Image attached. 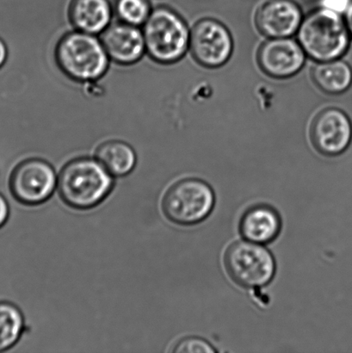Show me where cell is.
I'll return each mask as SVG.
<instances>
[{
  "label": "cell",
  "instance_id": "obj_1",
  "mask_svg": "<svg viewBox=\"0 0 352 353\" xmlns=\"http://www.w3.org/2000/svg\"><path fill=\"white\" fill-rule=\"evenodd\" d=\"M113 187V176L96 158L79 157L68 162L57 179L62 202L78 210L99 206L112 193Z\"/></svg>",
  "mask_w": 352,
  "mask_h": 353
},
{
  "label": "cell",
  "instance_id": "obj_2",
  "mask_svg": "<svg viewBox=\"0 0 352 353\" xmlns=\"http://www.w3.org/2000/svg\"><path fill=\"white\" fill-rule=\"evenodd\" d=\"M299 43L317 62L340 59L349 48L351 34L340 13L316 9L303 19L298 31Z\"/></svg>",
  "mask_w": 352,
  "mask_h": 353
},
{
  "label": "cell",
  "instance_id": "obj_3",
  "mask_svg": "<svg viewBox=\"0 0 352 353\" xmlns=\"http://www.w3.org/2000/svg\"><path fill=\"white\" fill-rule=\"evenodd\" d=\"M55 59L65 75L81 83L102 79L112 61L100 37L76 30L61 37Z\"/></svg>",
  "mask_w": 352,
  "mask_h": 353
},
{
  "label": "cell",
  "instance_id": "obj_4",
  "mask_svg": "<svg viewBox=\"0 0 352 353\" xmlns=\"http://www.w3.org/2000/svg\"><path fill=\"white\" fill-rule=\"evenodd\" d=\"M146 52L156 63L171 65L185 57L191 32L183 17L168 7L153 9L143 26Z\"/></svg>",
  "mask_w": 352,
  "mask_h": 353
},
{
  "label": "cell",
  "instance_id": "obj_5",
  "mask_svg": "<svg viewBox=\"0 0 352 353\" xmlns=\"http://www.w3.org/2000/svg\"><path fill=\"white\" fill-rule=\"evenodd\" d=\"M215 203V193L208 183L198 179H185L165 193L162 211L172 223L192 226L211 214Z\"/></svg>",
  "mask_w": 352,
  "mask_h": 353
},
{
  "label": "cell",
  "instance_id": "obj_6",
  "mask_svg": "<svg viewBox=\"0 0 352 353\" xmlns=\"http://www.w3.org/2000/svg\"><path fill=\"white\" fill-rule=\"evenodd\" d=\"M224 266L229 278L245 289L268 285L273 279V255L260 244L240 241L231 244L224 255Z\"/></svg>",
  "mask_w": 352,
  "mask_h": 353
},
{
  "label": "cell",
  "instance_id": "obj_7",
  "mask_svg": "<svg viewBox=\"0 0 352 353\" xmlns=\"http://www.w3.org/2000/svg\"><path fill=\"white\" fill-rule=\"evenodd\" d=\"M53 167L41 159H28L13 169L9 180L10 192L17 202L37 206L47 202L57 187Z\"/></svg>",
  "mask_w": 352,
  "mask_h": 353
},
{
  "label": "cell",
  "instance_id": "obj_8",
  "mask_svg": "<svg viewBox=\"0 0 352 353\" xmlns=\"http://www.w3.org/2000/svg\"><path fill=\"white\" fill-rule=\"evenodd\" d=\"M189 48L200 65L216 68L229 61L233 53L234 41L223 23L216 19H205L193 27Z\"/></svg>",
  "mask_w": 352,
  "mask_h": 353
},
{
  "label": "cell",
  "instance_id": "obj_9",
  "mask_svg": "<svg viewBox=\"0 0 352 353\" xmlns=\"http://www.w3.org/2000/svg\"><path fill=\"white\" fill-rule=\"evenodd\" d=\"M306 55L299 41L292 38H270L258 50V61L271 77L287 79L301 71Z\"/></svg>",
  "mask_w": 352,
  "mask_h": 353
},
{
  "label": "cell",
  "instance_id": "obj_10",
  "mask_svg": "<svg viewBox=\"0 0 352 353\" xmlns=\"http://www.w3.org/2000/svg\"><path fill=\"white\" fill-rule=\"evenodd\" d=\"M312 139L317 150L327 157L344 153L352 140V124L342 110H324L317 116L312 127Z\"/></svg>",
  "mask_w": 352,
  "mask_h": 353
},
{
  "label": "cell",
  "instance_id": "obj_11",
  "mask_svg": "<svg viewBox=\"0 0 352 353\" xmlns=\"http://www.w3.org/2000/svg\"><path fill=\"white\" fill-rule=\"evenodd\" d=\"M110 61L122 65L138 63L147 54L144 34L140 27L125 23H112L100 34Z\"/></svg>",
  "mask_w": 352,
  "mask_h": 353
},
{
  "label": "cell",
  "instance_id": "obj_12",
  "mask_svg": "<svg viewBox=\"0 0 352 353\" xmlns=\"http://www.w3.org/2000/svg\"><path fill=\"white\" fill-rule=\"evenodd\" d=\"M303 20L301 8L292 0H270L258 10L256 24L265 36L291 37Z\"/></svg>",
  "mask_w": 352,
  "mask_h": 353
},
{
  "label": "cell",
  "instance_id": "obj_13",
  "mask_svg": "<svg viewBox=\"0 0 352 353\" xmlns=\"http://www.w3.org/2000/svg\"><path fill=\"white\" fill-rule=\"evenodd\" d=\"M282 221L273 208L260 204L248 209L240 219V231L247 241L271 243L280 234Z\"/></svg>",
  "mask_w": 352,
  "mask_h": 353
},
{
  "label": "cell",
  "instance_id": "obj_14",
  "mask_svg": "<svg viewBox=\"0 0 352 353\" xmlns=\"http://www.w3.org/2000/svg\"><path fill=\"white\" fill-rule=\"evenodd\" d=\"M114 8L109 0H74L69 17L76 30L101 34L112 23Z\"/></svg>",
  "mask_w": 352,
  "mask_h": 353
},
{
  "label": "cell",
  "instance_id": "obj_15",
  "mask_svg": "<svg viewBox=\"0 0 352 353\" xmlns=\"http://www.w3.org/2000/svg\"><path fill=\"white\" fill-rule=\"evenodd\" d=\"M95 158L116 178L130 174L137 163L136 151L122 141H109L100 145Z\"/></svg>",
  "mask_w": 352,
  "mask_h": 353
},
{
  "label": "cell",
  "instance_id": "obj_16",
  "mask_svg": "<svg viewBox=\"0 0 352 353\" xmlns=\"http://www.w3.org/2000/svg\"><path fill=\"white\" fill-rule=\"evenodd\" d=\"M313 79L323 92L340 94L352 84V69L349 64L340 59L318 62L313 68Z\"/></svg>",
  "mask_w": 352,
  "mask_h": 353
},
{
  "label": "cell",
  "instance_id": "obj_17",
  "mask_svg": "<svg viewBox=\"0 0 352 353\" xmlns=\"http://www.w3.org/2000/svg\"><path fill=\"white\" fill-rule=\"evenodd\" d=\"M24 331V318L14 304L0 302V352L12 348Z\"/></svg>",
  "mask_w": 352,
  "mask_h": 353
},
{
  "label": "cell",
  "instance_id": "obj_18",
  "mask_svg": "<svg viewBox=\"0 0 352 353\" xmlns=\"http://www.w3.org/2000/svg\"><path fill=\"white\" fill-rule=\"evenodd\" d=\"M152 10L148 0H116L114 6V13L121 22L137 27L144 26Z\"/></svg>",
  "mask_w": 352,
  "mask_h": 353
},
{
  "label": "cell",
  "instance_id": "obj_19",
  "mask_svg": "<svg viewBox=\"0 0 352 353\" xmlns=\"http://www.w3.org/2000/svg\"><path fill=\"white\" fill-rule=\"evenodd\" d=\"M172 352L177 353H213L217 351L209 342L203 339L188 337L178 342Z\"/></svg>",
  "mask_w": 352,
  "mask_h": 353
},
{
  "label": "cell",
  "instance_id": "obj_20",
  "mask_svg": "<svg viewBox=\"0 0 352 353\" xmlns=\"http://www.w3.org/2000/svg\"><path fill=\"white\" fill-rule=\"evenodd\" d=\"M349 0H323V7L334 10L338 13L346 12Z\"/></svg>",
  "mask_w": 352,
  "mask_h": 353
},
{
  "label": "cell",
  "instance_id": "obj_21",
  "mask_svg": "<svg viewBox=\"0 0 352 353\" xmlns=\"http://www.w3.org/2000/svg\"><path fill=\"white\" fill-rule=\"evenodd\" d=\"M9 205L1 194H0V228H2L6 224L9 217Z\"/></svg>",
  "mask_w": 352,
  "mask_h": 353
},
{
  "label": "cell",
  "instance_id": "obj_22",
  "mask_svg": "<svg viewBox=\"0 0 352 353\" xmlns=\"http://www.w3.org/2000/svg\"><path fill=\"white\" fill-rule=\"evenodd\" d=\"M9 58V48L8 45L6 43V41L0 37V69L3 68L7 63Z\"/></svg>",
  "mask_w": 352,
  "mask_h": 353
},
{
  "label": "cell",
  "instance_id": "obj_23",
  "mask_svg": "<svg viewBox=\"0 0 352 353\" xmlns=\"http://www.w3.org/2000/svg\"><path fill=\"white\" fill-rule=\"evenodd\" d=\"M346 15H344V21H346L348 30L352 37V1L350 2L346 10Z\"/></svg>",
  "mask_w": 352,
  "mask_h": 353
}]
</instances>
